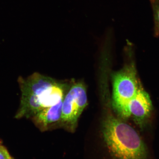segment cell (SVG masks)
<instances>
[{"mask_svg":"<svg viewBox=\"0 0 159 159\" xmlns=\"http://www.w3.org/2000/svg\"><path fill=\"white\" fill-rule=\"evenodd\" d=\"M154 19V35L159 37V0H150Z\"/></svg>","mask_w":159,"mask_h":159,"instance_id":"7","label":"cell"},{"mask_svg":"<svg viewBox=\"0 0 159 159\" xmlns=\"http://www.w3.org/2000/svg\"><path fill=\"white\" fill-rule=\"evenodd\" d=\"M103 137L109 152L115 157L140 159L146 158V146L134 129L114 116L104 121Z\"/></svg>","mask_w":159,"mask_h":159,"instance_id":"2","label":"cell"},{"mask_svg":"<svg viewBox=\"0 0 159 159\" xmlns=\"http://www.w3.org/2000/svg\"><path fill=\"white\" fill-rule=\"evenodd\" d=\"M126 51V59L124 66L120 70L113 71L111 74L113 107L119 116L124 118L130 116L129 103L142 86L132 48L129 47Z\"/></svg>","mask_w":159,"mask_h":159,"instance_id":"3","label":"cell"},{"mask_svg":"<svg viewBox=\"0 0 159 159\" xmlns=\"http://www.w3.org/2000/svg\"><path fill=\"white\" fill-rule=\"evenodd\" d=\"M13 158L5 147L0 145V159Z\"/></svg>","mask_w":159,"mask_h":159,"instance_id":"8","label":"cell"},{"mask_svg":"<svg viewBox=\"0 0 159 159\" xmlns=\"http://www.w3.org/2000/svg\"><path fill=\"white\" fill-rule=\"evenodd\" d=\"M58 81L39 73L18 79L21 93L20 102L15 118L31 119L43 109L57 104L61 93Z\"/></svg>","mask_w":159,"mask_h":159,"instance_id":"1","label":"cell"},{"mask_svg":"<svg viewBox=\"0 0 159 159\" xmlns=\"http://www.w3.org/2000/svg\"><path fill=\"white\" fill-rule=\"evenodd\" d=\"M152 109L150 97L142 86L129 103L130 116L138 122H142L149 116Z\"/></svg>","mask_w":159,"mask_h":159,"instance_id":"6","label":"cell"},{"mask_svg":"<svg viewBox=\"0 0 159 159\" xmlns=\"http://www.w3.org/2000/svg\"><path fill=\"white\" fill-rule=\"evenodd\" d=\"M88 104L87 88L82 81L72 80L63 99L60 127L74 133L80 117Z\"/></svg>","mask_w":159,"mask_h":159,"instance_id":"4","label":"cell"},{"mask_svg":"<svg viewBox=\"0 0 159 159\" xmlns=\"http://www.w3.org/2000/svg\"><path fill=\"white\" fill-rule=\"evenodd\" d=\"M63 100L57 104L43 109L31 119L42 132H45L60 125Z\"/></svg>","mask_w":159,"mask_h":159,"instance_id":"5","label":"cell"}]
</instances>
